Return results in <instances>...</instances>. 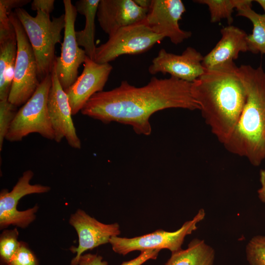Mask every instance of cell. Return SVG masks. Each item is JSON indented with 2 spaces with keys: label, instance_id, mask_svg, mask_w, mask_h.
I'll list each match as a JSON object with an SVG mask.
<instances>
[{
  "label": "cell",
  "instance_id": "obj_1",
  "mask_svg": "<svg viewBox=\"0 0 265 265\" xmlns=\"http://www.w3.org/2000/svg\"><path fill=\"white\" fill-rule=\"evenodd\" d=\"M172 108L199 109L191 93V83L172 77H154L142 87L125 80L114 89L97 92L80 112L104 123L116 122L130 125L136 133L149 135L152 132L149 122L152 115Z\"/></svg>",
  "mask_w": 265,
  "mask_h": 265
},
{
  "label": "cell",
  "instance_id": "obj_2",
  "mask_svg": "<svg viewBox=\"0 0 265 265\" xmlns=\"http://www.w3.org/2000/svg\"><path fill=\"white\" fill-rule=\"evenodd\" d=\"M233 61L206 69L191 83L192 97L212 132L224 144L232 134L246 101V91Z\"/></svg>",
  "mask_w": 265,
  "mask_h": 265
},
{
  "label": "cell",
  "instance_id": "obj_3",
  "mask_svg": "<svg viewBox=\"0 0 265 265\" xmlns=\"http://www.w3.org/2000/svg\"><path fill=\"white\" fill-rule=\"evenodd\" d=\"M238 76L246 91V101L237 125L223 144L229 152L246 158L254 166L265 159V71L261 65H241Z\"/></svg>",
  "mask_w": 265,
  "mask_h": 265
},
{
  "label": "cell",
  "instance_id": "obj_4",
  "mask_svg": "<svg viewBox=\"0 0 265 265\" xmlns=\"http://www.w3.org/2000/svg\"><path fill=\"white\" fill-rule=\"evenodd\" d=\"M34 52L39 81L52 73L55 61V47L61 43L65 26L64 14L51 19L50 15L38 10L35 16L22 8L15 9Z\"/></svg>",
  "mask_w": 265,
  "mask_h": 265
},
{
  "label": "cell",
  "instance_id": "obj_5",
  "mask_svg": "<svg viewBox=\"0 0 265 265\" xmlns=\"http://www.w3.org/2000/svg\"><path fill=\"white\" fill-rule=\"evenodd\" d=\"M52 84L51 74L40 81L30 99L18 110L5 139L17 142L29 134L38 133L49 140L54 134L48 110V99Z\"/></svg>",
  "mask_w": 265,
  "mask_h": 265
},
{
  "label": "cell",
  "instance_id": "obj_6",
  "mask_svg": "<svg viewBox=\"0 0 265 265\" xmlns=\"http://www.w3.org/2000/svg\"><path fill=\"white\" fill-rule=\"evenodd\" d=\"M9 19L16 34L17 52L14 80L8 100L18 107L30 99L40 81L36 57L25 29L14 11L10 14Z\"/></svg>",
  "mask_w": 265,
  "mask_h": 265
},
{
  "label": "cell",
  "instance_id": "obj_7",
  "mask_svg": "<svg viewBox=\"0 0 265 265\" xmlns=\"http://www.w3.org/2000/svg\"><path fill=\"white\" fill-rule=\"evenodd\" d=\"M164 38L144 22L123 27L96 47L94 60L100 64L109 63L122 55L142 53Z\"/></svg>",
  "mask_w": 265,
  "mask_h": 265
},
{
  "label": "cell",
  "instance_id": "obj_8",
  "mask_svg": "<svg viewBox=\"0 0 265 265\" xmlns=\"http://www.w3.org/2000/svg\"><path fill=\"white\" fill-rule=\"evenodd\" d=\"M205 215V210L201 209L191 220L185 222L175 231L159 229L132 238L116 236L111 238L109 243L114 252L124 256L132 251L141 252L148 249H166L173 253L182 249L186 237L197 229V225L204 219Z\"/></svg>",
  "mask_w": 265,
  "mask_h": 265
},
{
  "label": "cell",
  "instance_id": "obj_9",
  "mask_svg": "<svg viewBox=\"0 0 265 265\" xmlns=\"http://www.w3.org/2000/svg\"><path fill=\"white\" fill-rule=\"evenodd\" d=\"M33 171H25L17 183L9 191L3 189L0 193V229L10 225L26 228L35 220L39 207L37 204L25 211L17 208L19 200L24 196L31 194H41L50 191L51 187L40 184L31 185Z\"/></svg>",
  "mask_w": 265,
  "mask_h": 265
},
{
  "label": "cell",
  "instance_id": "obj_10",
  "mask_svg": "<svg viewBox=\"0 0 265 265\" xmlns=\"http://www.w3.org/2000/svg\"><path fill=\"white\" fill-rule=\"evenodd\" d=\"M65 26L61 53L56 57L54 66L59 81L65 90L78 78L80 66L87 56L84 49L79 46L76 37L75 24L78 12L71 0H63Z\"/></svg>",
  "mask_w": 265,
  "mask_h": 265
},
{
  "label": "cell",
  "instance_id": "obj_11",
  "mask_svg": "<svg viewBox=\"0 0 265 265\" xmlns=\"http://www.w3.org/2000/svg\"><path fill=\"white\" fill-rule=\"evenodd\" d=\"M69 223L75 229L79 238L78 247L70 248L76 253L71 265H78L80 257L85 251L109 243L112 237L121 234L118 223H103L80 209L71 215Z\"/></svg>",
  "mask_w": 265,
  "mask_h": 265
},
{
  "label": "cell",
  "instance_id": "obj_12",
  "mask_svg": "<svg viewBox=\"0 0 265 265\" xmlns=\"http://www.w3.org/2000/svg\"><path fill=\"white\" fill-rule=\"evenodd\" d=\"M51 75L52 84L48 96V110L54 132V140L59 143L65 138L72 148L80 149L81 143L72 118L68 98L59 81L54 64Z\"/></svg>",
  "mask_w": 265,
  "mask_h": 265
},
{
  "label": "cell",
  "instance_id": "obj_13",
  "mask_svg": "<svg viewBox=\"0 0 265 265\" xmlns=\"http://www.w3.org/2000/svg\"><path fill=\"white\" fill-rule=\"evenodd\" d=\"M185 6L181 0H152L143 22L154 33L168 38L175 45L191 36L192 32L181 29L179 24Z\"/></svg>",
  "mask_w": 265,
  "mask_h": 265
},
{
  "label": "cell",
  "instance_id": "obj_14",
  "mask_svg": "<svg viewBox=\"0 0 265 265\" xmlns=\"http://www.w3.org/2000/svg\"><path fill=\"white\" fill-rule=\"evenodd\" d=\"M203 59L204 56L191 47L186 48L179 55L161 49L152 60L148 72L152 75L168 74L171 77L191 83L205 72Z\"/></svg>",
  "mask_w": 265,
  "mask_h": 265
},
{
  "label": "cell",
  "instance_id": "obj_15",
  "mask_svg": "<svg viewBox=\"0 0 265 265\" xmlns=\"http://www.w3.org/2000/svg\"><path fill=\"white\" fill-rule=\"evenodd\" d=\"M112 68L109 63H98L86 56L81 75L64 90L72 115L81 111L93 95L103 90Z\"/></svg>",
  "mask_w": 265,
  "mask_h": 265
},
{
  "label": "cell",
  "instance_id": "obj_16",
  "mask_svg": "<svg viewBox=\"0 0 265 265\" xmlns=\"http://www.w3.org/2000/svg\"><path fill=\"white\" fill-rule=\"evenodd\" d=\"M148 11L134 0H100L97 17L102 30L110 36L121 28L143 22Z\"/></svg>",
  "mask_w": 265,
  "mask_h": 265
},
{
  "label": "cell",
  "instance_id": "obj_17",
  "mask_svg": "<svg viewBox=\"0 0 265 265\" xmlns=\"http://www.w3.org/2000/svg\"><path fill=\"white\" fill-rule=\"evenodd\" d=\"M220 32V40L204 56L202 64L206 69L233 61L240 53L248 51V34L243 30L230 25L222 28Z\"/></svg>",
  "mask_w": 265,
  "mask_h": 265
},
{
  "label": "cell",
  "instance_id": "obj_18",
  "mask_svg": "<svg viewBox=\"0 0 265 265\" xmlns=\"http://www.w3.org/2000/svg\"><path fill=\"white\" fill-rule=\"evenodd\" d=\"M17 52L15 30L0 36V101L8 99L14 80Z\"/></svg>",
  "mask_w": 265,
  "mask_h": 265
},
{
  "label": "cell",
  "instance_id": "obj_19",
  "mask_svg": "<svg viewBox=\"0 0 265 265\" xmlns=\"http://www.w3.org/2000/svg\"><path fill=\"white\" fill-rule=\"evenodd\" d=\"M100 0H80L76 2L75 7L78 13L85 19L84 28L76 31V37L79 46L82 47L86 55L94 60L96 46L94 39L95 34V20Z\"/></svg>",
  "mask_w": 265,
  "mask_h": 265
},
{
  "label": "cell",
  "instance_id": "obj_20",
  "mask_svg": "<svg viewBox=\"0 0 265 265\" xmlns=\"http://www.w3.org/2000/svg\"><path fill=\"white\" fill-rule=\"evenodd\" d=\"M214 249L203 239L195 238L186 249L172 253L165 265H213L215 259Z\"/></svg>",
  "mask_w": 265,
  "mask_h": 265
},
{
  "label": "cell",
  "instance_id": "obj_21",
  "mask_svg": "<svg viewBox=\"0 0 265 265\" xmlns=\"http://www.w3.org/2000/svg\"><path fill=\"white\" fill-rule=\"evenodd\" d=\"M252 5H245L237 10V15L249 19L253 25L252 32L247 37L248 51L265 55V14L257 13Z\"/></svg>",
  "mask_w": 265,
  "mask_h": 265
},
{
  "label": "cell",
  "instance_id": "obj_22",
  "mask_svg": "<svg viewBox=\"0 0 265 265\" xmlns=\"http://www.w3.org/2000/svg\"><path fill=\"white\" fill-rule=\"evenodd\" d=\"M195 2L208 6L212 23H217L226 19L229 25L233 22L234 10L245 4V0H196Z\"/></svg>",
  "mask_w": 265,
  "mask_h": 265
},
{
  "label": "cell",
  "instance_id": "obj_23",
  "mask_svg": "<svg viewBox=\"0 0 265 265\" xmlns=\"http://www.w3.org/2000/svg\"><path fill=\"white\" fill-rule=\"evenodd\" d=\"M16 228L4 230L0 236V259L1 265H8L18 250L20 241Z\"/></svg>",
  "mask_w": 265,
  "mask_h": 265
},
{
  "label": "cell",
  "instance_id": "obj_24",
  "mask_svg": "<svg viewBox=\"0 0 265 265\" xmlns=\"http://www.w3.org/2000/svg\"><path fill=\"white\" fill-rule=\"evenodd\" d=\"M245 253L249 265H265V235L253 237L246 245Z\"/></svg>",
  "mask_w": 265,
  "mask_h": 265
},
{
  "label": "cell",
  "instance_id": "obj_25",
  "mask_svg": "<svg viewBox=\"0 0 265 265\" xmlns=\"http://www.w3.org/2000/svg\"><path fill=\"white\" fill-rule=\"evenodd\" d=\"M17 106L8 100L0 101V151L9 128L18 112Z\"/></svg>",
  "mask_w": 265,
  "mask_h": 265
},
{
  "label": "cell",
  "instance_id": "obj_26",
  "mask_svg": "<svg viewBox=\"0 0 265 265\" xmlns=\"http://www.w3.org/2000/svg\"><path fill=\"white\" fill-rule=\"evenodd\" d=\"M8 265H39L35 254L28 244L20 241V246Z\"/></svg>",
  "mask_w": 265,
  "mask_h": 265
},
{
  "label": "cell",
  "instance_id": "obj_27",
  "mask_svg": "<svg viewBox=\"0 0 265 265\" xmlns=\"http://www.w3.org/2000/svg\"><path fill=\"white\" fill-rule=\"evenodd\" d=\"M160 251L158 249H148L141 251L138 256L130 261L124 262L121 265H142L148 260L156 259Z\"/></svg>",
  "mask_w": 265,
  "mask_h": 265
},
{
  "label": "cell",
  "instance_id": "obj_28",
  "mask_svg": "<svg viewBox=\"0 0 265 265\" xmlns=\"http://www.w3.org/2000/svg\"><path fill=\"white\" fill-rule=\"evenodd\" d=\"M78 265H108V263L100 255L86 254L80 257Z\"/></svg>",
  "mask_w": 265,
  "mask_h": 265
},
{
  "label": "cell",
  "instance_id": "obj_29",
  "mask_svg": "<svg viewBox=\"0 0 265 265\" xmlns=\"http://www.w3.org/2000/svg\"><path fill=\"white\" fill-rule=\"evenodd\" d=\"M54 4V0H34L31 2V7L32 10H40L50 14L53 10Z\"/></svg>",
  "mask_w": 265,
  "mask_h": 265
},
{
  "label": "cell",
  "instance_id": "obj_30",
  "mask_svg": "<svg viewBox=\"0 0 265 265\" xmlns=\"http://www.w3.org/2000/svg\"><path fill=\"white\" fill-rule=\"evenodd\" d=\"M30 2V0H0V6L10 15L12 9L22 8Z\"/></svg>",
  "mask_w": 265,
  "mask_h": 265
},
{
  "label": "cell",
  "instance_id": "obj_31",
  "mask_svg": "<svg viewBox=\"0 0 265 265\" xmlns=\"http://www.w3.org/2000/svg\"><path fill=\"white\" fill-rule=\"evenodd\" d=\"M260 181L261 186L258 190V197L265 203V170L262 169L260 172Z\"/></svg>",
  "mask_w": 265,
  "mask_h": 265
},
{
  "label": "cell",
  "instance_id": "obj_32",
  "mask_svg": "<svg viewBox=\"0 0 265 265\" xmlns=\"http://www.w3.org/2000/svg\"><path fill=\"white\" fill-rule=\"evenodd\" d=\"M140 7L149 10L152 3V0H134Z\"/></svg>",
  "mask_w": 265,
  "mask_h": 265
},
{
  "label": "cell",
  "instance_id": "obj_33",
  "mask_svg": "<svg viewBox=\"0 0 265 265\" xmlns=\"http://www.w3.org/2000/svg\"><path fill=\"white\" fill-rule=\"evenodd\" d=\"M255 1L259 3L262 7L265 14V0H256Z\"/></svg>",
  "mask_w": 265,
  "mask_h": 265
}]
</instances>
